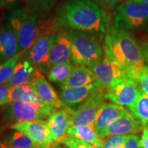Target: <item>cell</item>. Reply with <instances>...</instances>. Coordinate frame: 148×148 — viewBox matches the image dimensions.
Returning a JSON list of instances; mask_svg holds the SVG:
<instances>
[{"label":"cell","instance_id":"6da1fadb","mask_svg":"<svg viewBox=\"0 0 148 148\" xmlns=\"http://www.w3.org/2000/svg\"><path fill=\"white\" fill-rule=\"evenodd\" d=\"M103 50L121 66L126 76L132 79L138 70L145 66L141 47L133 35L115 26L106 32Z\"/></svg>","mask_w":148,"mask_h":148},{"label":"cell","instance_id":"7a4b0ae2","mask_svg":"<svg viewBox=\"0 0 148 148\" xmlns=\"http://www.w3.org/2000/svg\"><path fill=\"white\" fill-rule=\"evenodd\" d=\"M64 22L71 28L102 36L106 34V12L92 0H72L64 8Z\"/></svg>","mask_w":148,"mask_h":148},{"label":"cell","instance_id":"3957f363","mask_svg":"<svg viewBox=\"0 0 148 148\" xmlns=\"http://www.w3.org/2000/svg\"><path fill=\"white\" fill-rule=\"evenodd\" d=\"M97 36L82 31L72 32L71 59L73 62L92 69L103 60V46Z\"/></svg>","mask_w":148,"mask_h":148},{"label":"cell","instance_id":"277c9868","mask_svg":"<svg viewBox=\"0 0 148 148\" xmlns=\"http://www.w3.org/2000/svg\"><path fill=\"white\" fill-rule=\"evenodd\" d=\"M8 25L16 37L18 53L27 51L38 35L36 16L26 10L16 9L8 14Z\"/></svg>","mask_w":148,"mask_h":148},{"label":"cell","instance_id":"5b68a950","mask_svg":"<svg viewBox=\"0 0 148 148\" xmlns=\"http://www.w3.org/2000/svg\"><path fill=\"white\" fill-rule=\"evenodd\" d=\"M56 108L43 100L39 101H16L5 105V115L14 123L44 120L56 112Z\"/></svg>","mask_w":148,"mask_h":148},{"label":"cell","instance_id":"8992f818","mask_svg":"<svg viewBox=\"0 0 148 148\" xmlns=\"http://www.w3.org/2000/svg\"><path fill=\"white\" fill-rule=\"evenodd\" d=\"M148 23V4L128 1L116 7L114 26L130 32L141 29Z\"/></svg>","mask_w":148,"mask_h":148},{"label":"cell","instance_id":"52a82bcc","mask_svg":"<svg viewBox=\"0 0 148 148\" xmlns=\"http://www.w3.org/2000/svg\"><path fill=\"white\" fill-rule=\"evenodd\" d=\"M105 93L106 90L98 86L75 110L67 107L71 112V126L92 125L99 108L106 103Z\"/></svg>","mask_w":148,"mask_h":148},{"label":"cell","instance_id":"ba28073f","mask_svg":"<svg viewBox=\"0 0 148 148\" xmlns=\"http://www.w3.org/2000/svg\"><path fill=\"white\" fill-rule=\"evenodd\" d=\"M142 90L134 79L123 77L106 90L105 97L112 103L127 107L132 105Z\"/></svg>","mask_w":148,"mask_h":148},{"label":"cell","instance_id":"9c48e42d","mask_svg":"<svg viewBox=\"0 0 148 148\" xmlns=\"http://www.w3.org/2000/svg\"><path fill=\"white\" fill-rule=\"evenodd\" d=\"M99 87L107 90L116 80L127 77L124 69L112 57L104 53V57L99 63L92 69Z\"/></svg>","mask_w":148,"mask_h":148},{"label":"cell","instance_id":"30bf717a","mask_svg":"<svg viewBox=\"0 0 148 148\" xmlns=\"http://www.w3.org/2000/svg\"><path fill=\"white\" fill-rule=\"evenodd\" d=\"M56 35L52 29H45L42 32L41 29H38L36 40L27 51V59L34 65L47 66L49 53Z\"/></svg>","mask_w":148,"mask_h":148},{"label":"cell","instance_id":"8fae6325","mask_svg":"<svg viewBox=\"0 0 148 148\" xmlns=\"http://www.w3.org/2000/svg\"><path fill=\"white\" fill-rule=\"evenodd\" d=\"M10 128L27 134L38 145L47 148L55 145L51 140L46 121L44 120L17 122L11 125Z\"/></svg>","mask_w":148,"mask_h":148},{"label":"cell","instance_id":"7c38bea8","mask_svg":"<svg viewBox=\"0 0 148 148\" xmlns=\"http://www.w3.org/2000/svg\"><path fill=\"white\" fill-rule=\"evenodd\" d=\"M143 125L132 113L126 110L105 130L101 138L113 135H130L138 133L143 128Z\"/></svg>","mask_w":148,"mask_h":148},{"label":"cell","instance_id":"4fadbf2b","mask_svg":"<svg viewBox=\"0 0 148 148\" xmlns=\"http://www.w3.org/2000/svg\"><path fill=\"white\" fill-rule=\"evenodd\" d=\"M71 112L66 108L56 111L46 120L49 136L55 145L60 143V140L66 136L68 129L71 126Z\"/></svg>","mask_w":148,"mask_h":148},{"label":"cell","instance_id":"5bb4252c","mask_svg":"<svg viewBox=\"0 0 148 148\" xmlns=\"http://www.w3.org/2000/svg\"><path fill=\"white\" fill-rule=\"evenodd\" d=\"M72 32L63 31L56 35L49 53L47 67L65 62L71 58Z\"/></svg>","mask_w":148,"mask_h":148},{"label":"cell","instance_id":"9a60e30c","mask_svg":"<svg viewBox=\"0 0 148 148\" xmlns=\"http://www.w3.org/2000/svg\"><path fill=\"white\" fill-rule=\"evenodd\" d=\"M125 111L126 110L123 106L114 103L106 102L99 108L92 124L94 130L99 137H101L105 130Z\"/></svg>","mask_w":148,"mask_h":148},{"label":"cell","instance_id":"2e32d148","mask_svg":"<svg viewBox=\"0 0 148 148\" xmlns=\"http://www.w3.org/2000/svg\"><path fill=\"white\" fill-rule=\"evenodd\" d=\"M33 85L37 95L42 100L47 102L56 108H61L64 106L57 92L51 84L42 76L40 72H38L34 80L30 83Z\"/></svg>","mask_w":148,"mask_h":148},{"label":"cell","instance_id":"e0dca14e","mask_svg":"<svg viewBox=\"0 0 148 148\" xmlns=\"http://www.w3.org/2000/svg\"><path fill=\"white\" fill-rule=\"evenodd\" d=\"M98 87L97 83L80 86L64 88L61 89L60 99L62 104L68 108L82 103Z\"/></svg>","mask_w":148,"mask_h":148},{"label":"cell","instance_id":"ac0fdd59","mask_svg":"<svg viewBox=\"0 0 148 148\" xmlns=\"http://www.w3.org/2000/svg\"><path fill=\"white\" fill-rule=\"evenodd\" d=\"M96 82L95 73L86 66H73L71 73L65 80L60 82V88L80 87Z\"/></svg>","mask_w":148,"mask_h":148},{"label":"cell","instance_id":"d6986e66","mask_svg":"<svg viewBox=\"0 0 148 148\" xmlns=\"http://www.w3.org/2000/svg\"><path fill=\"white\" fill-rule=\"evenodd\" d=\"M16 37L8 25H0V60H7L18 53Z\"/></svg>","mask_w":148,"mask_h":148},{"label":"cell","instance_id":"ffe728a7","mask_svg":"<svg viewBox=\"0 0 148 148\" xmlns=\"http://www.w3.org/2000/svg\"><path fill=\"white\" fill-rule=\"evenodd\" d=\"M34 66L28 59L18 61L14 68L9 84L12 86H17L25 84H30L34 80L38 71L34 69Z\"/></svg>","mask_w":148,"mask_h":148},{"label":"cell","instance_id":"44dd1931","mask_svg":"<svg viewBox=\"0 0 148 148\" xmlns=\"http://www.w3.org/2000/svg\"><path fill=\"white\" fill-rule=\"evenodd\" d=\"M66 136L77 138L91 145L103 147V140L99 137L91 125L70 126L66 132Z\"/></svg>","mask_w":148,"mask_h":148},{"label":"cell","instance_id":"7402d4cb","mask_svg":"<svg viewBox=\"0 0 148 148\" xmlns=\"http://www.w3.org/2000/svg\"><path fill=\"white\" fill-rule=\"evenodd\" d=\"M10 103L12 101H39L42 99L37 95L32 84L12 86L9 92Z\"/></svg>","mask_w":148,"mask_h":148},{"label":"cell","instance_id":"603a6c76","mask_svg":"<svg viewBox=\"0 0 148 148\" xmlns=\"http://www.w3.org/2000/svg\"><path fill=\"white\" fill-rule=\"evenodd\" d=\"M127 108L142 122L143 126L148 128V95L142 91L136 101Z\"/></svg>","mask_w":148,"mask_h":148},{"label":"cell","instance_id":"cb8c5ba5","mask_svg":"<svg viewBox=\"0 0 148 148\" xmlns=\"http://www.w3.org/2000/svg\"><path fill=\"white\" fill-rule=\"evenodd\" d=\"M73 68V66L69 60L63 63L56 64L49 68L47 75L48 79L51 82H62L70 75Z\"/></svg>","mask_w":148,"mask_h":148},{"label":"cell","instance_id":"d4e9b609","mask_svg":"<svg viewBox=\"0 0 148 148\" xmlns=\"http://www.w3.org/2000/svg\"><path fill=\"white\" fill-rule=\"evenodd\" d=\"M22 54L23 53H18L8 60L0 62V84L9 82Z\"/></svg>","mask_w":148,"mask_h":148},{"label":"cell","instance_id":"484cf974","mask_svg":"<svg viewBox=\"0 0 148 148\" xmlns=\"http://www.w3.org/2000/svg\"><path fill=\"white\" fill-rule=\"evenodd\" d=\"M6 142L11 148H33L38 145L29 136L20 131L12 133Z\"/></svg>","mask_w":148,"mask_h":148},{"label":"cell","instance_id":"4316f807","mask_svg":"<svg viewBox=\"0 0 148 148\" xmlns=\"http://www.w3.org/2000/svg\"><path fill=\"white\" fill-rule=\"evenodd\" d=\"M134 79L144 93L148 95V66H145L133 75Z\"/></svg>","mask_w":148,"mask_h":148},{"label":"cell","instance_id":"83f0119b","mask_svg":"<svg viewBox=\"0 0 148 148\" xmlns=\"http://www.w3.org/2000/svg\"><path fill=\"white\" fill-rule=\"evenodd\" d=\"M60 143L64 144L69 148H101L98 146L91 145V144L86 143L82 140L75 137L66 136L60 140Z\"/></svg>","mask_w":148,"mask_h":148},{"label":"cell","instance_id":"f1b7e54d","mask_svg":"<svg viewBox=\"0 0 148 148\" xmlns=\"http://www.w3.org/2000/svg\"><path fill=\"white\" fill-rule=\"evenodd\" d=\"M127 135H113L103 140L102 148H122Z\"/></svg>","mask_w":148,"mask_h":148},{"label":"cell","instance_id":"f546056e","mask_svg":"<svg viewBox=\"0 0 148 148\" xmlns=\"http://www.w3.org/2000/svg\"><path fill=\"white\" fill-rule=\"evenodd\" d=\"M11 87L9 82L0 84V106L10 103L9 92Z\"/></svg>","mask_w":148,"mask_h":148},{"label":"cell","instance_id":"4dcf8cb0","mask_svg":"<svg viewBox=\"0 0 148 148\" xmlns=\"http://www.w3.org/2000/svg\"><path fill=\"white\" fill-rule=\"evenodd\" d=\"M122 148H142L139 137L134 134L127 135Z\"/></svg>","mask_w":148,"mask_h":148},{"label":"cell","instance_id":"1f68e13d","mask_svg":"<svg viewBox=\"0 0 148 148\" xmlns=\"http://www.w3.org/2000/svg\"><path fill=\"white\" fill-rule=\"evenodd\" d=\"M102 4L108 9H113L123 0H99Z\"/></svg>","mask_w":148,"mask_h":148},{"label":"cell","instance_id":"d6a6232c","mask_svg":"<svg viewBox=\"0 0 148 148\" xmlns=\"http://www.w3.org/2000/svg\"><path fill=\"white\" fill-rule=\"evenodd\" d=\"M18 0H0V5L7 9H12L16 5Z\"/></svg>","mask_w":148,"mask_h":148},{"label":"cell","instance_id":"836d02e7","mask_svg":"<svg viewBox=\"0 0 148 148\" xmlns=\"http://www.w3.org/2000/svg\"><path fill=\"white\" fill-rule=\"evenodd\" d=\"M140 146L142 148H148V128L144 127L143 130L141 139L140 140Z\"/></svg>","mask_w":148,"mask_h":148},{"label":"cell","instance_id":"e575fe53","mask_svg":"<svg viewBox=\"0 0 148 148\" xmlns=\"http://www.w3.org/2000/svg\"><path fill=\"white\" fill-rule=\"evenodd\" d=\"M140 47H141L142 51H143L145 61L148 62V40L143 42L142 45H140Z\"/></svg>","mask_w":148,"mask_h":148},{"label":"cell","instance_id":"d590c367","mask_svg":"<svg viewBox=\"0 0 148 148\" xmlns=\"http://www.w3.org/2000/svg\"><path fill=\"white\" fill-rule=\"evenodd\" d=\"M0 148H8V143L6 141H3L0 138Z\"/></svg>","mask_w":148,"mask_h":148},{"label":"cell","instance_id":"8d00e7d4","mask_svg":"<svg viewBox=\"0 0 148 148\" xmlns=\"http://www.w3.org/2000/svg\"><path fill=\"white\" fill-rule=\"evenodd\" d=\"M130 1H133L135 2H139L145 3V4H148V0H130Z\"/></svg>","mask_w":148,"mask_h":148},{"label":"cell","instance_id":"74e56055","mask_svg":"<svg viewBox=\"0 0 148 148\" xmlns=\"http://www.w3.org/2000/svg\"><path fill=\"white\" fill-rule=\"evenodd\" d=\"M8 148H11V147H9L8 144ZM45 147H44V146H42V145H37V146H36V147H33V148H45Z\"/></svg>","mask_w":148,"mask_h":148},{"label":"cell","instance_id":"f35d334b","mask_svg":"<svg viewBox=\"0 0 148 148\" xmlns=\"http://www.w3.org/2000/svg\"><path fill=\"white\" fill-rule=\"evenodd\" d=\"M51 148H62V147H61L60 145H59L58 143H57V144H56L54 146H53Z\"/></svg>","mask_w":148,"mask_h":148},{"label":"cell","instance_id":"ab89813d","mask_svg":"<svg viewBox=\"0 0 148 148\" xmlns=\"http://www.w3.org/2000/svg\"><path fill=\"white\" fill-rule=\"evenodd\" d=\"M36 1H39V2H44V1H47V0H36Z\"/></svg>","mask_w":148,"mask_h":148},{"label":"cell","instance_id":"60d3db41","mask_svg":"<svg viewBox=\"0 0 148 148\" xmlns=\"http://www.w3.org/2000/svg\"><path fill=\"white\" fill-rule=\"evenodd\" d=\"M62 148H69V147H68L67 146H66V145H65V146H64V147H62Z\"/></svg>","mask_w":148,"mask_h":148},{"label":"cell","instance_id":"b9f144b4","mask_svg":"<svg viewBox=\"0 0 148 148\" xmlns=\"http://www.w3.org/2000/svg\"><path fill=\"white\" fill-rule=\"evenodd\" d=\"M45 148H47V147H45Z\"/></svg>","mask_w":148,"mask_h":148},{"label":"cell","instance_id":"7bdbcfd3","mask_svg":"<svg viewBox=\"0 0 148 148\" xmlns=\"http://www.w3.org/2000/svg\"><path fill=\"white\" fill-rule=\"evenodd\" d=\"M147 32H148V29H147Z\"/></svg>","mask_w":148,"mask_h":148}]
</instances>
